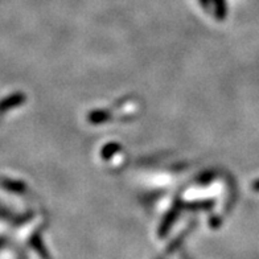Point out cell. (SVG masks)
<instances>
[{
	"instance_id": "cell-1",
	"label": "cell",
	"mask_w": 259,
	"mask_h": 259,
	"mask_svg": "<svg viewBox=\"0 0 259 259\" xmlns=\"http://www.w3.org/2000/svg\"><path fill=\"white\" fill-rule=\"evenodd\" d=\"M254 188H255L256 191H259V181H258V183H256L255 185H254Z\"/></svg>"
}]
</instances>
